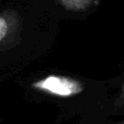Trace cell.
<instances>
[{"mask_svg":"<svg viewBox=\"0 0 124 124\" xmlns=\"http://www.w3.org/2000/svg\"><path fill=\"white\" fill-rule=\"evenodd\" d=\"M33 87L48 94L59 97H71L83 92L84 86L81 82L66 76L49 75L33 84Z\"/></svg>","mask_w":124,"mask_h":124,"instance_id":"obj_1","label":"cell"},{"mask_svg":"<svg viewBox=\"0 0 124 124\" xmlns=\"http://www.w3.org/2000/svg\"><path fill=\"white\" fill-rule=\"evenodd\" d=\"M8 33V23L4 17H0V40H3Z\"/></svg>","mask_w":124,"mask_h":124,"instance_id":"obj_2","label":"cell"},{"mask_svg":"<svg viewBox=\"0 0 124 124\" xmlns=\"http://www.w3.org/2000/svg\"><path fill=\"white\" fill-rule=\"evenodd\" d=\"M123 93H124V88H123Z\"/></svg>","mask_w":124,"mask_h":124,"instance_id":"obj_3","label":"cell"},{"mask_svg":"<svg viewBox=\"0 0 124 124\" xmlns=\"http://www.w3.org/2000/svg\"><path fill=\"white\" fill-rule=\"evenodd\" d=\"M122 124H124V123H122Z\"/></svg>","mask_w":124,"mask_h":124,"instance_id":"obj_4","label":"cell"}]
</instances>
